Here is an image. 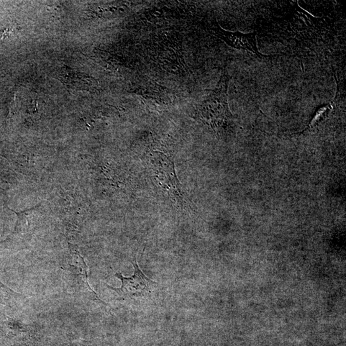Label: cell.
Segmentation results:
<instances>
[{
    "label": "cell",
    "mask_w": 346,
    "mask_h": 346,
    "mask_svg": "<svg viewBox=\"0 0 346 346\" xmlns=\"http://www.w3.org/2000/svg\"><path fill=\"white\" fill-rule=\"evenodd\" d=\"M68 245L69 253L62 265V268L64 271L68 272L69 276L73 277L71 280L76 282L81 291L87 292V295L91 297V298L106 304L99 298L96 292L90 286L87 266L83 256L79 253L78 246L70 242H68Z\"/></svg>",
    "instance_id": "obj_3"
},
{
    "label": "cell",
    "mask_w": 346,
    "mask_h": 346,
    "mask_svg": "<svg viewBox=\"0 0 346 346\" xmlns=\"http://www.w3.org/2000/svg\"><path fill=\"white\" fill-rule=\"evenodd\" d=\"M63 346H102L101 343L96 341L81 340L79 342H70L66 343Z\"/></svg>",
    "instance_id": "obj_6"
},
{
    "label": "cell",
    "mask_w": 346,
    "mask_h": 346,
    "mask_svg": "<svg viewBox=\"0 0 346 346\" xmlns=\"http://www.w3.org/2000/svg\"><path fill=\"white\" fill-rule=\"evenodd\" d=\"M58 78L63 81L64 83L74 86L79 89L86 88L91 84V82H89V78L68 69L62 71L60 75H58Z\"/></svg>",
    "instance_id": "obj_5"
},
{
    "label": "cell",
    "mask_w": 346,
    "mask_h": 346,
    "mask_svg": "<svg viewBox=\"0 0 346 346\" xmlns=\"http://www.w3.org/2000/svg\"><path fill=\"white\" fill-rule=\"evenodd\" d=\"M214 32L217 37L224 41L230 47L248 51L260 58L268 57V56L263 55L259 51L255 33H245L238 31L231 32L223 30L217 24L214 28Z\"/></svg>",
    "instance_id": "obj_4"
},
{
    "label": "cell",
    "mask_w": 346,
    "mask_h": 346,
    "mask_svg": "<svg viewBox=\"0 0 346 346\" xmlns=\"http://www.w3.org/2000/svg\"><path fill=\"white\" fill-rule=\"evenodd\" d=\"M14 28L12 27H9L5 28V29L3 30L0 32V40L5 39V38H7L8 36L10 34H11V33L14 31Z\"/></svg>",
    "instance_id": "obj_7"
},
{
    "label": "cell",
    "mask_w": 346,
    "mask_h": 346,
    "mask_svg": "<svg viewBox=\"0 0 346 346\" xmlns=\"http://www.w3.org/2000/svg\"><path fill=\"white\" fill-rule=\"evenodd\" d=\"M228 74H223L216 87L208 94L199 107L201 119L217 132H224L233 123V115L228 102Z\"/></svg>",
    "instance_id": "obj_1"
},
{
    "label": "cell",
    "mask_w": 346,
    "mask_h": 346,
    "mask_svg": "<svg viewBox=\"0 0 346 346\" xmlns=\"http://www.w3.org/2000/svg\"><path fill=\"white\" fill-rule=\"evenodd\" d=\"M134 268V273L131 277H125L121 273H117L115 277L121 281L120 288H113L107 286L110 289L115 291L123 299H138L148 296L158 286L156 282L151 280L141 271L137 260L132 261Z\"/></svg>",
    "instance_id": "obj_2"
}]
</instances>
